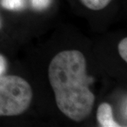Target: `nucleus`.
I'll list each match as a JSON object with an SVG mask.
<instances>
[{
  "mask_svg": "<svg viewBox=\"0 0 127 127\" xmlns=\"http://www.w3.org/2000/svg\"><path fill=\"white\" fill-rule=\"evenodd\" d=\"M50 83L60 111L74 121L90 115L95 95L89 88L87 62L79 50H63L51 60L48 69Z\"/></svg>",
  "mask_w": 127,
  "mask_h": 127,
  "instance_id": "f257e3e1",
  "label": "nucleus"
},
{
  "mask_svg": "<svg viewBox=\"0 0 127 127\" xmlns=\"http://www.w3.org/2000/svg\"><path fill=\"white\" fill-rule=\"evenodd\" d=\"M32 89L20 76L0 77V116H14L25 112L32 103Z\"/></svg>",
  "mask_w": 127,
  "mask_h": 127,
  "instance_id": "f03ea898",
  "label": "nucleus"
},
{
  "mask_svg": "<svg viewBox=\"0 0 127 127\" xmlns=\"http://www.w3.org/2000/svg\"><path fill=\"white\" fill-rule=\"evenodd\" d=\"M96 119L100 126L103 127H119L121 125L114 120L112 108L107 102H103L98 106Z\"/></svg>",
  "mask_w": 127,
  "mask_h": 127,
  "instance_id": "7ed1b4c3",
  "label": "nucleus"
},
{
  "mask_svg": "<svg viewBox=\"0 0 127 127\" xmlns=\"http://www.w3.org/2000/svg\"><path fill=\"white\" fill-rule=\"evenodd\" d=\"M80 1L88 8L98 11L105 8L112 0H80Z\"/></svg>",
  "mask_w": 127,
  "mask_h": 127,
  "instance_id": "20e7f679",
  "label": "nucleus"
},
{
  "mask_svg": "<svg viewBox=\"0 0 127 127\" xmlns=\"http://www.w3.org/2000/svg\"><path fill=\"white\" fill-rule=\"evenodd\" d=\"M1 4L6 9L18 11L25 7V0H1Z\"/></svg>",
  "mask_w": 127,
  "mask_h": 127,
  "instance_id": "39448f33",
  "label": "nucleus"
},
{
  "mask_svg": "<svg viewBox=\"0 0 127 127\" xmlns=\"http://www.w3.org/2000/svg\"><path fill=\"white\" fill-rule=\"evenodd\" d=\"M32 7L36 10H43L51 3V0H31Z\"/></svg>",
  "mask_w": 127,
  "mask_h": 127,
  "instance_id": "423d86ee",
  "label": "nucleus"
},
{
  "mask_svg": "<svg viewBox=\"0 0 127 127\" xmlns=\"http://www.w3.org/2000/svg\"><path fill=\"white\" fill-rule=\"evenodd\" d=\"M118 51L121 57L126 62L127 61V38L126 37L123 38L120 41V43H119Z\"/></svg>",
  "mask_w": 127,
  "mask_h": 127,
  "instance_id": "0eeeda50",
  "label": "nucleus"
},
{
  "mask_svg": "<svg viewBox=\"0 0 127 127\" xmlns=\"http://www.w3.org/2000/svg\"><path fill=\"white\" fill-rule=\"evenodd\" d=\"M126 106H127V102H126V97L123 99L122 104H121V115H122V118L126 121Z\"/></svg>",
  "mask_w": 127,
  "mask_h": 127,
  "instance_id": "6e6552de",
  "label": "nucleus"
},
{
  "mask_svg": "<svg viewBox=\"0 0 127 127\" xmlns=\"http://www.w3.org/2000/svg\"><path fill=\"white\" fill-rule=\"evenodd\" d=\"M2 27V22H1V19H0V28Z\"/></svg>",
  "mask_w": 127,
  "mask_h": 127,
  "instance_id": "1a4fd4ad",
  "label": "nucleus"
},
{
  "mask_svg": "<svg viewBox=\"0 0 127 127\" xmlns=\"http://www.w3.org/2000/svg\"><path fill=\"white\" fill-rule=\"evenodd\" d=\"M0 75H1V73H0Z\"/></svg>",
  "mask_w": 127,
  "mask_h": 127,
  "instance_id": "9d476101",
  "label": "nucleus"
}]
</instances>
